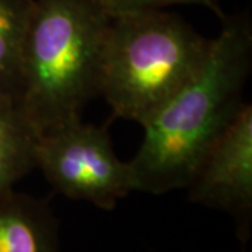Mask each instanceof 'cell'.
<instances>
[{
  "mask_svg": "<svg viewBox=\"0 0 252 252\" xmlns=\"http://www.w3.org/2000/svg\"><path fill=\"white\" fill-rule=\"evenodd\" d=\"M202 70L144 121L143 142L129 167L133 189L162 195L187 188L207 152L234 122L252 67L247 14L224 16Z\"/></svg>",
  "mask_w": 252,
  "mask_h": 252,
  "instance_id": "1",
  "label": "cell"
},
{
  "mask_svg": "<svg viewBox=\"0 0 252 252\" xmlns=\"http://www.w3.org/2000/svg\"><path fill=\"white\" fill-rule=\"evenodd\" d=\"M109 23L101 0H35L18 105L39 133L80 119L98 95Z\"/></svg>",
  "mask_w": 252,
  "mask_h": 252,
  "instance_id": "2",
  "label": "cell"
},
{
  "mask_svg": "<svg viewBox=\"0 0 252 252\" xmlns=\"http://www.w3.org/2000/svg\"><path fill=\"white\" fill-rule=\"evenodd\" d=\"M212 42L164 10L112 17L101 56L98 95L112 117L142 125L202 70Z\"/></svg>",
  "mask_w": 252,
  "mask_h": 252,
  "instance_id": "3",
  "label": "cell"
},
{
  "mask_svg": "<svg viewBox=\"0 0 252 252\" xmlns=\"http://www.w3.org/2000/svg\"><path fill=\"white\" fill-rule=\"evenodd\" d=\"M36 170L63 196L112 210L133 189L129 162L115 153L108 127L74 119L42 132Z\"/></svg>",
  "mask_w": 252,
  "mask_h": 252,
  "instance_id": "4",
  "label": "cell"
},
{
  "mask_svg": "<svg viewBox=\"0 0 252 252\" xmlns=\"http://www.w3.org/2000/svg\"><path fill=\"white\" fill-rule=\"evenodd\" d=\"M193 203L225 210L245 240L252 216V105L245 104L200 161L187 187Z\"/></svg>",
  "mask_w": 252,
  "mask_h": 252,
  "instance_id": "5",
  "label": "cell"
},
{
  "mask_svg": "<svg viewBox=\"0 0 252 252\" xmlns=\"http://www.w3.org/2000/svg\"><path fill=\"white\" fill-rule=\"evenodd\" d=\"M0 252H58L48 200L10 190L0 196Z\"/></svg>",
  "mask_w": 252,
  "mask_h": 252,
  "instance_id": "6",
  "label": "cell"
},
{
  "mask_svg": "<svg viewBox=\"0 0 252 252\" xmlns=\"http://www.w3.org/2000/svg\"><path fill=\"white\" fill-rule=\"evenodd\" d=\"M39 135L17 102L0 99V196L36 170Z\"/></svg>",
  "mask_w": 252,
  "mask_h": 252,
  "instance_id": "7",
  "label": "cell"
},
{
  "mask_svg": "<svg viewBox=\"0 0 252 252\" xmlns=\"http://www.w3.org/2000/svg\"><path fill=\"white\" fill-rule=\"evenodd\" d=\"M35 0H0V99L17 102L23 61Z\"/></svg>",
  "mask_w": 252,
  "mask_h": 252,
  "instance_id": "8",
  "label": "cell"
},
{
  "mask_svg": "<svg viewBox=\"0 0 252 252\" xmlns=\"http://www.w3.org/2000/svg\"><path fill=\"white\" fill-rule=\"evenodd\" d=\"M104 9L107 10L109 17H119L126 14L147 13L156 10H164L170 6L178 4H196L203 6L216 13L220 18L225 16L220 6V0H101Z\"/></svg>",
  "mask_w": 252,
  "mask_h": 252,
  "instance_id": "9",
  "label": "cell"
}]
</instances>
